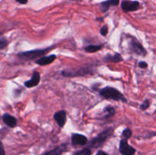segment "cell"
Here are the masks:
<instances>
[{
  "mask_svg": "<svg viewBox=\"0 0 156 155\" xmlns=\"http://www.w3.org/2000/svg\"><path fill=\"white\" fill-rule=\"evenodd\" d=\"M99 94L101 97L108 100H113L116 101H122L123 103L127 102L126 98L123 96L121 92L118 91L116 88H112V87H105L102 88L99 91Z\"/></svg>",
  "mask_w": 156,
  "mask_h": 155,
  "instance_id": "cell-1",
  "label": "cell"
},
{
  "mask_svg": "<svg viewBox=\"0 0 156 155\" xmlns=\"http://www.w3.org/2000/svg\"><path fill=\"white\" fill-rule=\"evenodd\" d=\"M2 120L5 122V124L10 128H15L17 126L18 122L15 117L12 116L9 113H5L2 115Z\"/></svg>",
  "mask_w": 156,
  "mask_h": 155,
  "instance_id": "cell-13",
  "label": "cell"
},
{
  "mask_svg": "<svg viewBox=\"0 0 156 155\" xmlns=\"http://www.w3.org/2000/svg\"><path fill=\"white\" fill-rule=\"evenodd\" d=\"M5 151L4 146H3L2 143L0 141V155H5Z\"/></svg>",
  "mask_w": 156,
  "mask_h": 155,
  "instance_id": "cell-24",
  "label": "cell"
},
{
  "mask_svg": "<svg viewBox=\"0 0 156 155\" xmlns=\"http://www.w3.org/2000/svg\"><path fill=\"white\" fill-rule=\"evenodd\" d=\"M129 49L133 53H136V54L139 55L141 56H146L147 55V51L143 44L139 42L136 38L133 37L131 39L130 42H129Z\"/></svg>",
  "mask_w": 156,
  "mask_h": 155,
  "instance_id": "cell-4",
  "label": "cell"
},
{
  "mask_svg": "<svg viewBox=\"0 0 156 155\" xmlns=\"http://www.w3.org/2000/svg\"><path fill=\"white\" fill-rule=\"evenodd\" d=\"M98 21H102L103 20V18H97Z\"/></svg>",
  "mask_w": 156,
  "mask_h": 155,
  "instance_id": "cell-27",
  "label": "cell"
},
{
  "mask_svg": "<svg viewBox=\"0 0 156 155\" xmlns=\"http://www.w3.org/2000/svg\"><path fill=\"white\" fill-rule=\"evenodd\" d=\"M53 49V46L50 47V48L42 49V50H30V51L21 52V53H18V57L20 59H22V60H24V61H30V60H33V59H38L39 58L44 56L46 53L51 51Z\"/></svg>",
  "mask_w": 156,
  "mask_h": 155,
  "instance_id": "cell-3",
  "label": "cell"
},
{
  "mask_svg": "<svg viewBox=\"0 0 156 155\" xmlns=\"http://www.w3.org/2000/svg\"><path fill=\"white\" fill-rule=\"evenodd\" d=\"M92 151H91V148L89 147H85V148L82 149V150H77L73 153V155H91Z\"/></svg>",
  "mask_w": 156,
  "mask_h": 155,
  "instance_id": "cell-18",
  "label": "cell"
},
{
  "mask_svg": "<svg viewBox=\"0 0 156 155\" xmlns=\"http://www.w3.org/2000/svg\"><path fill=\"white\" fill-rule=\"evenodd\" d=\"M140 7V4L138 1H129L123 0L121 2V9L124 12H135Z\"/></svg>",
  "mask_w": 156,
  "mask_h": 155,
  "instance_id": "cell-5",
  "label": "cell"
},
{
  "mask_svg": "<svg viewBox=\"0 0 156 155\" xmlns=\"http://www.w3.org/2000/svg\"><path fill=\"white\" fill-rule=\"evenodd\" d=\"M40 81H41V74L38 71H35L32 74L31 79L24 82V86L27 88H34L35 86H37L38 84L40 83Z\"/></svg>",
  "mask_w": 156,
  "mask_h": 155,
  "instance_id": "cell-11",
  "label": "cell"
},
{
  "mask_svg": "<svg viewBox=\"0 0 156 155\" xmlns=\"http://www.w3.org/2000/svg\"><path fill=\"white\" fill-rule=\"evenodd\" d=\"M104 60L105 62H112L117 63V62H120L123 60V57L121 56V55L118 53H116L114 56H111V55H107L105 58H104Z\"/></svg>",
  "mask_w": 156,
  "mask_h": 155,
  "instance_id": "cell-15",
  "label": "cell"
},
{
  "mask_svg": "<svg viewBox=\"0 0 156 155\" xmlns=\"http://www.w3.org/2000/svg\"><path fill=\"white\" fill-rule=\"evenodd\" d=\"M56 59V56L54 54H51L50 56H42V57L39 58L38 59H37L35 61L37 65H50L51 64L52 62H54L55 60Z\"/></svg>",
  "mask_w": 156,
  "mask_h": 155,
  "instance_id": "cell-12",
  "label": "cell"
},
{
  "mask_svg": "<svg viewBox=\"0 0 156 155\" xmlns=\"http://www.w3.org/2000/svg\"><path fill=\"white\" fill-rule=\"evenodd\" d=\"M132 135L133 132L132 131H131V129H129V128H126V129H125L123 131V132H122V138H123V139L128 140L131 136H132Z\"/></svg>",
  "mask_w": 156,
  "mask_h": 155,
  "instance_id": "cell-19",
  "label": "cell"
},
{
  "mask_svg": "<svg viewBox=\"0 0 156 155\" xmlns=\"http://www.w3.org/2000/svg\"><path fill=\"white\" fill-rule=\"evenodd\" d=\"M155 120H156V109H155Z\"/></svg>",
  "mask_w": 156,
  "mask_h": 155,
  "instance_id": "cell-28",
  "label": "cell"
},
{
  "mask_svg": "<svg viewBox=\"0 0 156 155\" xmlns=\"http://www.w3.org/2000/svg\"><path fill=\"white\" fill-rule=\"evenodd\" d=\"M72 144L74 146H85L88 144V138L81 134L74 133L72 135Z\"/></svg>",
  "mask_w": 156,
  "mask_h": 155,
  "instance_id": "cell-8",
  "label": "cell"
},
{
  "mask_svg": "<svg viewBox=\"0 0 156 155\" xmlns=\"http://www.w3.org/2000/svg\"><path fill=\"white\" fill-rule=\"evenodd\" d=\"M100 33H101V34L102 35V36H106L107 35H108V26H107V25L103 26V27H101V29Z\"/></svg>",
  "mask_w": 156,
  "mask_h": 155,
  "instance_id": "cell-22",
  "label": "cell"
},
{
  "mask_svg": "<svg viewBox=\"0 0 156 155\" xmlns=\"http://www.w3.org/2000/svg\"><path fill=\"white\" fill-rule=\"evenodd\" d=\"M120 0H107L101 3V9L103 12H108L111 6H116L119 4Z\"/></svg>",
  "mask_w": 156,
  "mask_h": 155,
  "instance_id": "cell-14",
  "label": "cell"
},
{
  "mask_svg": "<svg viewBox=\"0 0 156 155\" xmlns=\"http://www.w3.org/2000/svg\"><path fill=\"white\" fill-rule=\"evenodd\" d=\"M53 119H54L55 121L56 122L58 126H59L61 129H62V128L64 127V126L66 125V112L65 110L58 111V112H56V113L53 115Z\"/></svg>",
  "mask_w": 156,
  "mask_h": 155,
  "instance_id": "cell-10",
  "label": "cell"
},
{
  "mask_svg": "<svg viewBox=\"0 0 156 155\" xmlns=\"http://www.w3.org/2000/svg\"><path fill=\"white\" fill-rule=\"evenodd\" d=\"M103 48V45H89L85 48V51L88 53H94Z\"/></svg>",
  "mask_w": 156,
  "mask_h": 155,
  "instance_id": "cell-16",
  "label": "cell"
},
{
  "mask_svg": "<svg viewBox=\"0 0 156 155\" xmlns=\"http://www.w3.org/2000/svg\"><path fill=\"white\" fill-rule=\"evenodd\" d=\"M114 133V129L113 128H108L105 130L102 131L98 134L95 138L91 139L88 142V147L89 148H98L104 144V143Z\"/></svg>",
  "mask_w": 156,
  "mask_h": 155,
  "instance_id": "cell-2",
  "label": "cell"
},
{
  "mask_svg": "<svg viewBox=\"0 0 156 155\" xmlns=\"http://www.w3.org/2000/svg\"><path fill=\"white\" fill-rule=\"evenodd\" d=\"M8 44H9V41H8V40L6 38H0V50H3V49L5 48L8 46Z\"/></svg>",
  "mask_w": 156,
  "mask_h": 155,
  "instance_id": "cell-21",
  "label": "cell"
},
{
  "mask_svg": "<svg viewBox=\"0 0 156 155\" xmlns=\"http://www.w3.org/2000/svg\"><path fill=\"white\" fill-rule=\"evenodd\" d=\"M104 112L106 113V115H105V118H110V117L114 116V114H115V109L113 106H108L105 108Z\"/></svg>",
  "mask_w": 156,
  "mask_h": 155,
  "instance_id": "cell-17",
  "label": "cell"
},
{
  "mask_svg": "<svg viewBox=\"0 0 156 155\" xmlns=\"http://www.w3.org/2000/svg\"><path fill=\"white\" fill-rule=\"evenodd\" d=\"M92 70L90 69V68H80L79 70H76V71H63L62 72V74L65 77H76V76H85L87 74H89L91 73Z\"/></svg>",
  "mask_w": 156,
  "mask_h": 155,
  "instance_id": "cell-7",
  "label": "cell"
},
{
  "mask_svg": "<svg viewBox=\"0 0 156 155\" xmlns=\"http://www.w3.org/2000/svg\"><path fill=\"white\" fill-rule=\"evenodd\" d=\"M139 67L141 68H146L148 67L147 62H144V61H141L139 62Z\"/></svg>",
  "mask_w": 156,
  "mask_h": 155,
  "instance_id": "cell-23",
  "label": "cell"
},
{
  "mask_svg": "<svg viewBox=\"0 0 156 155\" xmlns=\"http://www.w3.org/2000/svg\"><path fill=\"white\" fill-rule=\"evenodd\" d=\"M68 149V144L67 143H63V144L54 147L52 150L45 152V153H44L41 155H62V153L66 152Z\"/></svg>",
  "mask_w": 156,
  "mask_h": 155,
  "instance_id": "cell-9",
  "label": "cell"
},
{
  "mask_svg": "<svg viewBox=\"0 0 156 155\" xmlns=\"http://www.w3.org/2000/svg\"><path fill=\"white\" fill-rule=\"evenodd\" d=\"M119 151L122 155H134L136 153V149L128 144L127 140L121 139L120 141Z\"/></svg>",
  "mask_w": 156,
  "mask_h": 155,
  "instance_id": "cell-6",
  "label": "cell"
},
{
  "mask_svg": "<svg viewBox=\"0 0 156 155\" xmlns=\"http://www.w3.org/2000/svg\"><path fill=\"white\" fill-rule=\"evenodd\" d=\"M150 104L151 103L149 100H144V101L140 104V109H142V110H146V109H147L150 106Z\"/></svg>",
  "mask_w": 156,
  "mask_h": 155,
  "instance_id": "cell-20",
  "label": "cell"
},
{
  "mask_svg": "<svg viewBox=\"0 0 156 155\" xmlns=\"http://www.w3.org/2000/svg\"><path fill=\"white\" fill-rule=\"evenodd\" d=\"M96 155H109L108 153H107L106 152L103 151V150H98Z\"/></svg>",
  "mask_w": 156,
  "mask_h": 155,
  "instance_id": "cell-26",
  "label": "cell"
},
{
  "mask_svg": "<svg viewBox=\"0 0 156 155\" xmlns=\"http://www.w3.org/2000/svg\"><path fill=\"white\" fill-rule=\"evenodd\" d=\"M15 1H16L17 2L20 3V4L24 5L27 2V1H28V0H15Z\"/></svg>",
  "mask_w": 156,
  "mask_h": 155,
  "instance_id": "cell-25",
  "label": "cell"
}]
</instances>
